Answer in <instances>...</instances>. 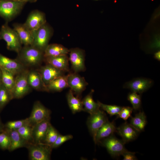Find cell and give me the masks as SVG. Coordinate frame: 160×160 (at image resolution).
I'll return each instance as SVG.
<instances>
[{"label":"cell","mask_w":160,"mask_h":160,"mask_svg":"<svg viewBox=\"0 0 160 160\" xmlns=\"http://www.w3.org/2000/svg\"><path fill=\"white\" fill-rule=\"evenodd\" d=\"M135 153L127 151L122 154L124 160H136L137 159L135 155Z\"/></svg>","instance_id":"74e56055"},{"label":"cell","mask_w":160,"mask_h":160,"mask_svg":"<svg viewBox=\"0 0 160 160\" xmlns=\"http://www.w3.org/2000/svg\"><path fill=\"white\" fill-rule=\"evenodd\" d=\"M153 84V81L150 79L137 78L125 83L123 87L128 89L132 92L141 94L148 89Z\"/></svg>","instance_id":"4fadbf2b"},{"label":"cell","mask_w":160,"mask_h":160,"mask_svg":"<svg viewBox=\"0 0 160 160\" xmlns=\"http://www.w3.org/2000/svg\"><path fill=\"white\" fill-rule=\"evenodd\" d=\"M105 147L109 153L113 157L119 156L128 151L125 148L126 143L113 135L100 141L99 143Z\"/></svg>","instance_id":"8992f818"},{"label":"cell","mask_w":160,"mask_h":160,"mask_svg":"<svg viewBox=\"0 0 160 160\" xmlns=\"http://www.w3.org/2000/svg\"><path fill=\"white\" fill-rule=\"evenodd\" d=\"M116 132L121 137L122 140L125 143L135 140L140 132L127 122L117 128Z\"/></svg>","instance_id":"2e32d148"},{"label":"cell","mask_w":160,"mask_h":160,"mask_svg":"<svg viewBox=\"0 0 160 160\" xmlns=\"http://www.w3.org/2000/svg\"><path fill=\"white\" fill-rule=\"evenodd\" d=\"M147 122L145 114L143 112H140L131 118L130 124L140 132L144 130Z\"/></svg>","instance_id":"4316f807"},{"label":"cell","mask_w":160,"mask_h":160,"mask_svg":"<svg viewBox=\"0 0 160 160\" xmlns=\"http://www.w3.org/2000/svg\"><path fill=\"white\" fill-rule=\"evenodd\" d=\"M68 87L67 75H64L49 82L46 86L47 91L60 92Z\"/></svg>","instance_id":"d4e9b609"},{"label":"cell","mask_w":160,"mask_h":160,"mask_svg":"<svg viewBox=\"0 0 160 160\" xmlns=\"http://www.w3.org/2000/svg\"><path fill=\"white\" fill-rule=\"evenodd\" d=\"M0 68L1 82L12 92L15 82V75L10 71L0 66Z\"/></svg>","instance_id":"83f0119b"},{"label":"cell","mask_w":160,"mask_h":160,"mask_svg":"<svg viewBox=\"0 0 160 160\" xmlns=\"http://www.w3.org/2000/svg\"><path fill=\"white\" fill-rule=\"evenodd\" d=\"M73 138V136L71 135H63L59 134L51 147L52 149L57 148L66 141L72 139Z\"/></svg>","instance_id":"d590c367"},{"label":"cell","mask_w":160,"mask_h":160,"mask_svg":"<svg viewBox=\"0 0 160 160\" xmlns=\"http://www.w3.org/2000/svg\"><path fill=\"white\" fill-rule=\"evenodd\" d=\"M26 2L0 0V16L8 22L20 12Z\"/></svg>","instance_id":"7a4b0ae2"},{"label":"cell","mask_w":160,"mask_h":160,"mask_svg":"<svg viewBox=\"0 0 160 160\" xmlns=\"http://www.w3.org/2000/svg\"><path fill=\"white\" fill-rule=\"evenodd\" d=\"M52 33V28L46 23L33 32V39L32 46L44 52Z\"/></svg>","instance_id":"277c9868"},{"label":"cell","mask_w":160,"mask_h":160,"mask_svg":"<svg viewBox=\"0 0 160 160\" xmlns=\"http://www.w3.org/2000/svg\"><path fill=\"white\" fill-rule=\"evenodd\" d=\"M64 72L48 64L42 67L39 72L42 80L46 86L50 82L60 76L64 75Z\"/></svg>","instance_id":"9a60e30c"},{"label":"cell","mask_w":160,"mask_h":160,"mask_svg":"<svg viewBox=\"0 0 160 160\" xmlns=\"http://www.w3.org/2000/svg\"><path fill=\"white\" fill-rule=\"evenodd\" d=\"M50 111L40 102H36L33 106L29 117L28 118L29 124L32 126L44 120L50 119Z\"/></svg>","instance_id":"9c48e42d"},{"label":"cell","mask_w":160,"mask_h":160,"mask_svg":"<svg viewBox=\"0 0 160 160\" xmlns=\"http://www.w3.org/2000/svg\"><path fill=\"white\" fill-rule=\"evenodd\" d=\"M4 129V125L2 124L0 120V132Z\"/></svg>","instance_id":"60d3db41"},{"label":"cell","mask_w":160,"mask_h":160,"mask_svg":"<svg viewBox=\"0 0 160 160\" xmlns=\"http://www.w3.org/2000/svg\"><path fill=\"white\" fill-rule=\"evenodd\" d=\"M69 60L75 73L85 70V53L84 51L78 48H73L69 50Z\"/></svg>","instance_id":"30bf717a"},{"label":"cell","mask_w":160,"mask_h":160,"mask_svg":"<svg viewBox=\"0 0 160 160\" xmlns=\"http://www.w3.org/2000/svg\"><path fill=\"white\" fill-rule=\"evenodd\" d=\"M154 58L160 61V51H159L156 52L154 55Z\"/></svg>","instance_id":"ab89813d"},{"label":"cell","mask_w":160,"mask_h":160,"mask_svg":"<svg viewBox=\"0 0 160 160\" xmlns=\"http://www.w3.org/2000/svg\"><path fill=\"white\" fill-rule=\"evenodd\" d=\"M127 99L132 105L133 109L137 110L140 108L141 103V98L138 93L134 92L130 93L128 95Z\"/></svg>","instance_id":"e575fe53"},{"label":"cell","mask_w":160,"mask_h":160,"mask_svg":"<svg viewBox=\"0 0 160 160\" xmlns=\"http://www.w3.org/2000/svg\"><path fill=\"white\" fill-rule=\"evenodd\" d=\"M7 130L10 140V144L8 149L9 151H12L20 148L26 147L28 145L17 130Z\"/></svg>","instance_id":"603a6c76"},{"label":"cell","mask_w":160,"mask_h":160,"mask_svg":"<svg viewBox=\"0 0 160 160\" xmlns=\"http://www.w3.org/2000/svg\"><path fill=\"white\" fill-rule=\"evenodd\" d=\"M47 63L63 72L69 71V58L67 55L44 57Z\"/></svg>","instance_id":"d6986e66"},{"label":"cell","mask_w":160,"mask_h":160,"mask_svg":"<svg viewBox=\"0 0 160 160\" xmlns=\"http://www.w3.org/2000/svg\"><path fill=\"white\" fill-rule=\"evenodd\" d=\"M13 98L12 92L1 83L0 85V110Z\"/></svg>","instance_id":"f1b7e54d"},{"label":"cell","mask_w":160,"mask_h":160,"mask_svg":"<svg viewBox=\"0 0 160 160\" xmlns=\"http://www.w3.org/2000/svg\"><path fill=\"white\" fill-rule=\"evenodd\" d=\"M29 71L24 70L17 75L12 91L13 98H21L26 95L30 90L28 77Z\"/></svg>","instance_id":"52a82bcc"},{"label":"cell","mask_w":160,"mask_h":160,"mask_svg":"<svg viewBox=\"0 0 160 160\" xmlns=\"http://www.w3.org/2000/svg\"><path fill=\"white\" fill-rule=\"evenodd\" d=\"M28 152L29 159L31 160H49L52 148L44 143L28 144L26 147Z\"/></svg>","instance_id":"5b68a950"},{"label":"cell","mask_w":160,"mask_h":160,"mask_svg":"<svg viewBox=\"0 0 160 160\" xmlns=\"http://www.w3.org/2000/svg\"><path fill=\"white\" fill-rule=\"evenodd\" d=\"M100 108L106 111L111 116L117 115L121 111L122 107L114 105H108L103 104L99 101H97Z\"/></svg>","instance_id":"1f68e13d"},{"label":"cell","mask_w":160,"mask_h":160,"mask_svg":"<svg viewBox=\"0 0 160 160\" xmlns=\"http://www.w3.org/2000/svg\"><path fill=\"white\" fill-rule=\"evenodd\" d=\"M1 72V70H0V72Z\"/></svg>","instance_id":"7bdbcfd3"},{"label":"cell","mask_w":160,"mask_h":160,"mask_svg":"<svg viewBox=\"0 0 160 160\" xmlns=\"http://www.w3.org/2000/svg\"></svg>","instance_id":"ee69618b"},{"label":"cell","mask_w":160,"mask_h":160,"mask_svg":"<svg viewBox=\"0 0 160 160\" xmlns=\"http://www.w3.org/2000/svg\"><path fill=\"white\" fill-rule=\"evenodd\" d=\"M33 126L29 123L25 124L17 130L21 137L28 144L33 143L32 136Z\"/></svg>","instance_id":"f546056e"},{"label":"cell","mask_w":160,"mask_h":160,"mask_svg":"<svg viewBox=\"0 0 160 160\" xmlns=\"http://www.w3.org/2000/svg\"><path fill=\"white\" fill-rule=\"evenodd\" d=\"M59 134L51 124L47 131L43 143L51 147L55 142Z\"/></svg>","instance_id":"4dcf8cb0"},{"label":"cell","mask_w":160,"mask_h":160,"mask_svg":"<svg viewBox=\"0 0 160 160\" xmlns=\"http://www.w3.org/2000/svg\"><path fill=\"white\" fill-rule=\"evenodd\" d=\"M28 81L30 86L34 89L47 91L46 86L42 80L39 72L35 71L29 72Z\"/></svg>","instance_id":"cb8c5ba5"},{"label":"cell","mask_w":160,"mask_h":160,"mask_svg":"<svg viewBox=\"0 0 160 160\" xmlns=\"http://www.w3.org/2000/svg\"><path fill=\"white\" fill-rule=\"evenodd\" d=\"M108 120V118L106 113L100 109L96 113L90 114L88 118L87 127L95 144V137L98 130Z\"/></svg>","instance_id":"ba28073f"},{"label":"cell","mask_w":160,"mask_h":160,"mask_svg":"<svg viewBox=\"0 0 160 160\" xmlns=\"http://www.w3.org/2000/svg\"><path fill=\"white\" fill-rule=\"evenodd\" d=\"M18 53L20 62L28 65L39 64L44 57L43 52L32 45L24 46Z\"/></svg>","instance_id":"6da1fadb"},{"label":"cell","mask_w":160,"mask_h":160,"mask_svg":"<svg viewBox=\"0 0 160 160\" xmlns=\"http://www.w3.org/2000/svg\"><path fill=\"white\" fill-rule=\"evenodd\" d=\"M10 140L8 131L4 129L0 132V148L2 150L9 149Z\"/></svg>","instance_id":"836d02e7"},{"label":"cell","mask_w":160,"mask_h":160,"mask_svg":"<svg viewBox=\"0 0 160 160\" xmlns=\"http://www.w3.org/2000/svg\"><path fill=\"white\" fill-rule=\"evenodd\" d=\"M67 99L68 106L73 113L83 111L81 101L80 98L74 96L71 89L67 94Z\"/></svg>","instance_id":"484cf974"},{"label":"cell","mask_w":160,"mask_h":160,"mask_svg":"<svg viewBox=\"0 0 160 160\" xmlns=\"http://www.w3.org/2000/svg\"><path fill=\"white\" fill-rule=\"evenodd\" d=\"M116 128L113 121H106L98 130L95 137V144L108 137L116 132Z\"/></svg>","instance_id":"ffe728a7"},{"label":"cell","mask_w":160,"mask_h":160,"mask_svg":"<svg viewBox=\"0 0 160 160\" xmlns=\"http://www.w3.org/2000/svg\"><path fill=\"white\" fill-rule=\"evenodd\" d=\"M133 110L132 108L129 106L122 107L121 111L117 115L118 117L126 120L131 116Z\"/></svg>","instance_id":"8d00e7d4"},{"label":"cell","mask_w":160,"mask_h":160,"mask_svg":"<svg viewBox=\"0 0 160 160\" xmlns=\"http://www.w3.org/2000/svg\"><path fill=\"white\" fill-rule=\"evenodd\" d=\"M50 119L39 122L33 126V143H43L45 135L51 123Z\"/></svg>","instance_id":"5bb4252c"},{"label":"cell","mask_w":160,"mask_h":160,"mask_svg":"<svg viewBox=\"0 0 160 160\" xmlns=\"http://www.w3.org/2000/svg\"><path fill=\"white\" fill-rule=\"evenodd\" d=\"M0 39H1V38H0Z\"/></svg>","instance_id":"f6af8a7d"},{"label":"cell","mask_w":160,"mask_h":160,"mask_svg":"<svg viewBox=\"0 0 160 160\" xmlns=\"http://www.w3.org/2000/svg\"><path fill=\"white\" fill-rule=\"evenodd\" d=\"M94 90L92 89L81 100L83 105V111L89 113L90 115L94 113L99 110V104L95 102L92 97Z\"/></svg>","instance_id":"7402d4cb"},{"label":"cell","mask_w":160,"mask_h":160,"mask_svg":"<svg viewBox=\"0 0 160 160\" xmlns=\"http://www.w3.org/2000/svg\"><path fill=\"white\" fill-rule=\"evenodd\" d=\"M69 50L62 45L57 44H48L44 52V57H56L69 54Z\"/></svg>","instance_id":"44dd1931"},{"label":"cell","mask_w":160,"mask_h":160,"mask_svg":"<svg viewBox=\"0 0 160 160\" xmlns=\"http://www.w3.org/2000/svg\"><path fill=\"white\" fill-rule=\"evenodd\" d=\"M0 66L10 71L15 75L24 70L23 65L20 61L9 58L0 54Z\"/></svg>","instance_id":"e0dca14e"},{"label":"cell","mask_w":160,"mask_h":160,"mask_svg":"<svg viewBox=\"0 0 160 160\" xmlns=\"http://www.w3.org/2000/svg\"><path fill=\"white\" fill-rule=\"evenodd\" d=\"M14 29L17 33L21 44L24 46L32 45L33 41V33L24 24L15 23Z\"/></svg>","instance_id":"ac0fdd59"},{"label":"cell","mask_w":160,"mask_h":160,"mask_svg":"<svg viewBox=\"0 0 160 160\" xmlns=\"http://www.w3.org/2000/svg\"><path fill=\"white\" fill-rule=\"evenodd\" d=\"M47 23L45 14L38 10L32 11L24 23L25 26L33 33Z\"/></svg>","instance_id":"7c38bea8"},{"label":"cell","mask_w":160,"mask_h":160,"mask_svg":"<svg viewBox=\"0 0 160 160\" xmlns=\"http://www.w3.org/2000/svg\"><path fill=\"white\" fill-rule=\"evenodd\" d=\"M29 123L28 118L20 120L8 121L4 125V129L8 130H17L27 124Z\"/></svg>","instance_id":"d6a6232c"},{"label":"cell","mask_w":160,"mask_h":160,"mask_svg":"<svg viewBox=\"0 0 160 160\" xmlns=\"http://www.w3.org/2000/svg\"><path fill=\"white\" fill-rule=\"evenodd\" d=\"M14 1L24 2H34L37 1V0H9Z\"/></svg>","instance_id":"f35d334b"},{"label":"cell","mask_w":160,"mask_h":160,"mask_svg":"<svg viewBox=\"0 0 160 160\" xmlns=\"http://www.w3.org/2000/svg\"><path fill=\"white\" fill-rule=\"evenodd\" d=\"M6 22L3 25L0 31L1 39L4 40L7 43L8 49L18 53L22 48V44L16 31L10 28Z\"/></svg>","instance_id":"3957f363"},{"label":"cell","mask_w":160,"mask_h":160,"mask_svg":"<svg viewBox=\"0 0 160 160\" xmlns=\"http://www.w3.org/2000/svg\"><path fill=\"white\" fill-rule=\"evenodd\" d=\"M67 82L73 94L79 98L88 85L84 78L75 72L67 75Z\"/></svg>","instance_id":"8fae6325"},{"label":"cell","mask_w":160,"mask_h":160,"mask_svg":"<svg viewBox=\"0 0 160 160\" xmlns=\"http://www.w3.org/2000/svg\"><path fill=\"white\" fill-rule=\"evenodd\" d=\"M2 83L1 82V71L0 72V85Z\"/></svg>","instance_id":"b9f144b4"}]
</instances>
